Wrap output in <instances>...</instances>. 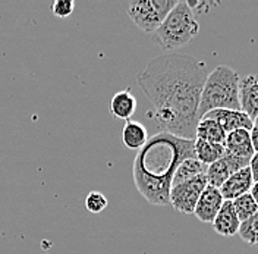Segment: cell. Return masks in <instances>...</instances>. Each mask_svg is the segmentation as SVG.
<instances>
[{"instance_id":"8","label":"cell","mask_w":258,"mask_h":254,"mask_svg":"<svg viewBox=\"0 0 258 254\" xmlns=\"http://www.w3.org/2000/svg\"><path fill=\"white\" fill-rule=\"evenodd\" d=\"M223 201L225 200L220 194V190L216 187L207 185L201 192L192 215H195V218L201 222L213 223L220 207L223 206Z\"/></svg>"},{"instance_id":"23","label":"cell","mask_w":258,"mask_h":254,"mask_svg":"<svg viewBox=\"0 0 258 254\" xmlns=\"http://www.w3.org/2000/svg\"><path fill=\"white\" fill-rule=\"evenodd\" d=\"M249 171H251V176L254 179V182L258 181V153H254V156L249 160V165H248Z\"/></svg>"},{"instance_id":"5","label":"cell","mask_w":258,"mask_h":254,"mask_svg":"<svg viewBox=\"0 0 258 254\" xmlns=\"http://www.w3.org/2000/svg\"><path fill=\"white\" fill-rule=\"evenodd\" d=\"M175 5L176 0H134L128 3V15L141 31L153 34Z\"/></svg>"},{"instance_id":"17","label":"cell","mask_w":258,"mask_h":254,"mask_svg":"<svg viewBox=\"0 0 258 254\" xmlns=\"http://www.w3.org/2000/svg\"><path fill=\"white\" fill-rule=\"evenodd\" d=\"M194 153H195V159L200 160L206 166H210L211 163L222 159L225 156L226 150L223 144H214L201 141V140H194Z\"/></svg>"},{"instance_id":"4","label":"cell","mask_w":258,"mask_h":254,"mask_svg":"<svg viewBox=\"0 0 258 254\" xmlns=\"http://www.w3.org/2000/svg\"><path fill=\"white\" fill-rule=\"evenodd\" d=\"M198 31L200 24L194 16L189 3L176 2L160 27L151 34V40L164 52L170 53L191 43L198 35Z\"/></svg>"},{"instance_id":"24","label":"cell","mask_w":258,"mask_h":254,"mask_svg":"<svg viewBox=\"0 0 258 254\" xmlns=\"http://www.w3.org/2000/svg\"><path fill=\"white\" fill-rule=\"evenodd\" d=\"M249 135H251V144H252L254 153H258V128H252L249 131Z\"/></svg>"},{"instance_id":"12","label":"cell","mask_w":258,"mask_h":254,"mask_svg":"<svg viewBox=\"0 0 258 254\" xmlns=\"http://www.w3.org/2000/svg\"><path fill=\"white\" fill-rule=\"evenodd\" d=\"M211 225L219 235L226 238H230L238 234L241 221L238 219V215L233 209L232 201H226V200L223 201V206L220 207L217 216L214 218Z\"/></svg>"},{"instance_id":"1","label":"cell","mask_w":258,"mask_h":254,"mask_svg":"<svg viewBox=\"0 0 258 254\" xmlns=\"http://www.w3.org/2000/svg\"><path fill=\"white\" fill-rule=\"evenodd\" d=\"M207 75V65L189 55L164 53L147 64L137 82L153 105L148 116L160 132L195 140Z\"/></svg>"},{"instance_id":"7","label":"cell","mask_w":258,"mask_h":254,"mask_svg":"<svg viewBox=\"0 0 258 254\" xmlns=\"http://www.w3.org/2000/svg\"><path fill=\"white\" fill-rule=\"evenodd\" d=\"M248 165H249V160L236 158V156L226 151L222 159H219L217 162L207 166V172H206L207 184L211 187L220 188L222 184L230 175L241 171L243 168H248Z\"/></svg>"},{"instance_id":"16","label":"cell","mask_w":258,"mask_h":254,"mask_svg":"<svg viewBox=\"0 0 258 254\" xmlns=\"http://www.w3.org/2000/svg\"><path fill=\"white\" fill-rule=\"evenodd\" d=\"M225 129L220 127L216 121L209 118H201L198 121V125L195 129V140L207 141V143L223 144L226 141Z\"/></svg>"},{"instance_id":"11","label":"cell","mask_w":258,"mask_h":254,"mask_svg":"<svg viewBox=\"0 0 258 254\" xmlns=\"http://www.w3.org/2000/svg\"><path fill=\"white\" fill-rule=\"evenodd\" d=\"M239 105L241 111L251 119L258 115V77L246 75L239 82Z\"/></svg>"},{"instance_id":"2","label":"cell","mask_w":258,"mask_h":254,"mask_svg":"<svg viewBox=\"0 0 258 254\" xmlns=\"http://www.w3.org/2000/svg\"><path fill=\"white\" fill-rule=\"evenodd\" d=\"M191 158H195L194 140L159 131L134 159L132 175L138 192L150 205L167 206L173 174L183 160Z\"/></svg>"},{"instance_id":"22","label":"cell","mask_w":258,"mask_h":254,"mask_svg":"<svg viewBox=\"0 0 258 254\" xmlns=\"http://www.w3.org/2000/svg\"><path fill=\"white\" fill-rule=\"evenodd\" d=\"M75 9V2L74 0H56L51 5V12L57 18H68L72 15Z\"/></svg>"},{"instance_id":"6","label":"cell","mask_w":258,"mask_h":254,"mask_svg":"<svg viewBox=\"0 0 258 254\" xmlns=\"http://www.w3.org/2000/svg\"><path fill=\"white\" fill-rule=\"evenodd\" d=\"M207 185L206 175H200L194 179L173 185L169 192V205H172L182 215H192L197 201Z\"/></svg>"},{"instance_id":"20","label":"cell","mask_w":258,"mask_h":254,"mask_svg":"<svg viewBox=\"0 0 258 254\" xmlns=\"http://www.w3.org/2000/svg\"><path fill=\"white\" fill-rule=\"evenodd\" d=\"M238 234L242 241H245L246 244L258 245V212L249 219L241 222Z\"/></svg>"},{"instance_id":"9","label":"cell","mask_w":258,"mask_h":254,"mask_svg":"<svg viewBox=\"0 0 258 254\" xmlns=\"http://www.w3.org/2000/svg\"><path fill=\"white\" fill-rule=\"evenodd\" d=\"M203 118H209L216 121L220 127L225 129L226 134L235 129H252V119L242 111H227V109H217L206 113Z\"/></svg>"},{"instance_id":"14","label":"cell","mask_w":258,"mask_h":254,"mask_svg":"<svg viewBox=\"0 0 258 254\" xmlns=\"http://www.w3.org/2000/svg\"><path fill=\"white\" fill-rule=\"evenodd\" d=\"M137 111V98L131 90H123L113 95L110 100V113L117 119L131 121Z\"/></svg>"},{"instance_id":"26","label":"cell","mask_w":258,"mask_h":254,"mask_svg":"<svg viewBox=\"0 0 258 254\" xmlns=\"http://www.w3.org/2000/svg\"><path fill=\"white\" fill-rule=\"evenodd\" d=\"M252 128H258V115L255 119H252Z\"/></svg>"},{"instance_id":"13","label":"cell","mask_w":258,"mask_h":254,"mask_svg":"<svg viewBox=\"0 0 258 254\" xmlns=\"http://www.w3.org/2000/svg\"><path fill=\"white\" fill-rule=\"evenodd\" d=\"M225 150L227 153L241 158V159L251 160L254 156V148L251 144V135L246 129H235L226 135Z\"/></svg>"},{"instance_id":"25","label":"cell","mask_w":258,"mask_h":254,"mask_svg":"<svg viewBox=\"0 0 258 254\" xmlns=\"http://www.w3.org/2000/svg\"><path fill=\"white\" fill-rule=\"evenodd\" d=\"M249 194H251L252 200L255 201V205L258 206V181L252 184V187H251V190H249Z\"/></svg>"},{"instance_id":"21","label":"cell","mask_w":258,"mask_h":254,"mask_svg":"<svg viewBox=\"0 0 258 254\" xmlns=\"http://www.w3.org/2000/svg\"><path fill=\"white\" fill-rule=\"evenodd\" d=\"M85 207L90 213H101L107 207V198L100 191H91L85 198Z\"/></svg>"},{"instance_id":"18","label":"cell","mask_w":258,"mask_h":254,"mask_svg":"<svg viewBox=\"0 0 258 254\" xmlns=\"http://www.w3.org/2000/svg\"><path fill=\"white\" fill-rule=\"evenodd\" d=\"M207 172V166L204 163H201L200 160H197L195 158L191 159H185L179 166L176 168L173 178H172V187L182 184L185 181L194 179L200 175H206Z\"/></svg>"},{"instance_id":"15","label":"cell","mask_w":258,"mask_h":254,"mask_svg":"<svg viewBox=\"0 0 258 254\" xmlns=\"http://www.w3.org/2000/svg\"><path fill=\"white\" fill-rule=\"evenodd\" d=\"M148 141V131L138 121H126L122 129V144L128 150H141Z\"/></svg>"},{"instance_id":"3","label":"cell","mask_w":258,"mask_h":254,"mask_svg":"<svg viewBox=\"0 0 258 254\" xmlns=\"http://www.w3.org/2000/svg\"><path fill=\"white\" fill-rule=\"evenodd\" d=\"M239 82V74L233 68L227 65H219L214 68L207 75L201 91L198 108L200 119L206 113L217 109L241 111Z\"/></svg>"},{"instance_id":"19","label":"cell","mask_w":258,"mask_h":254,"mask_svg":"<svg viewBox=\"0 0 258 254\" xmlns=\"http://www.w3.org/2000/svg\"><path fill=\"white\" fill-rule=\"evenodd\" d=\"M232 205H233V209H235V212L238 215V219L241 222L249 219L251 216H254L258 212V206L255 205V201L252 200L249 192H246V194H243L241 197L235 198L232 201Z\"/></svg>"},{"instance_id":"10","label":"cell","mask_w":258,"mask_h":254,"mask_svg":"<svg viewBox=\"0 0 258 254\" xmlns=\"http://www.w3.org/2000/svg\"><path fill=\"white\" fill-rule=\"evenodd\" d=\"M254 184V179L251 176L249 168H243L241 171L230 175L225 182L222 184V187L219 188L220 194L226 201H233L235 198L241 197L243 194L249 192L251 187Z\"/></svg>"}]
</instances>
